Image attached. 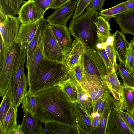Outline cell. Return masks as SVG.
Returning a JSON list of instances; mask_svg holds the SVG:
<instances>
[{
  "instance_id": "obj_1",
  "label": "cell",
  "mask_w": 134,
  "mask_h": 134,
  "mask_svg": "<svg viewBox=\"0 0 134 134\" xmlns=\"http://www.w3.org/2000/svg\"><path fill=\"white\" fill-rule=\"evenodd\" d=\"M36 117L45 124L57 122L76 126L73 103L58 86L35 95Z\"/></svg>"
},
{
  "instance_id": "obj_2",
  "label": "cell",
  "mask_w": 134,
  "mask_h": 134,
  "mask_svg": "<svg viewBox=\"0 0 134 134\" xmlns=\"http://www.w3.org/2000/svg\"><path fill=\"white\" fill-rule=\"evenodd\" d=\"M70 77L63 69L62 64L52 63L44 59L41 62L28 91L35 95L57 86Z\"/></svg>"
},
{
  "instance_id": "obj_3",
  "label": "cell",
  "mask_w": 134,
  "mask_h": 134,
  "mask_svg": "<svg viewBox=\"0 0 134 134\" xmlns=\"http://www.w3.org/2000/svg\"><path fill=\"white\" fill-rule=\"evenodd\" d=\"M98 15L96 10L88 7L76 19H72L68 28L71 34L83 44L94 47L97 34L93 22Z\"/></svg>"
},
{
  "instance_id": "obj_4",
  "label": "cell",
  "mask_w": 134,
  "mask_h": 134,
  "mask_svg": "<svg viewBox=\"0 0 134 134\" xmlns=\"http://www.w3.org/2000/svg\"><path fill=\"white\" fill-rule=\"evenodd\" d=\"M15 42L6 47L4 63L0 69V96L3 97L9 88L12 78L20 63L25 44Z\"/></svg>"
},
{
  "instance_id": "obj_5",
  "label": "cell",
  "mask_w": 134,
  "mask_h": 134,
  "mask_svg": "<svg viewBox=\"0 0 134 134\" xmlns=\"http://www.w3.org/2000/svg\"><path fill=\"white\" fill-rule=\"evenodd\" d=\"M83 46L84 76L91 77H106L108 73L107 68L103 59L94 47L84 44Z\"/></svg>"
},
{
  "instance_id": "obj_6",
  "label": "cell",
  "mask_w": 134,
  "mask_h": 134,
  "mask_svg": "<svg viewBox=\"0 0 134 134\" xmlns=\"http://www.w3.org/2000/svg\"><path fill=\"white\" fill-rule=\"evenodd\" d=\"M20 24L18 17L7 14L0 10L1 37L5 47H9L16 42Z\"/></svg>"
},
{
  "instance_id": "obj_7",
  "label": "cell",
  "mask_w": 134,
  "mask_h": 134,
  "mask_svg": "<svg viewBox=\"0 0 134 134\" xmlns=\"http://www.w3.org/2000/svg\"><path fill=\"white\" fill-rule=\"evenodd\" d=\"M44 59L51 62L62 64L65 55L55 37L48 24L43 42Z\"/></svg>"
},
{
  "instance_id": "obj_8",
  "label": "cell",
  "mask_w": 134,
  "mask_h": 134,
  "mask_svg": "<svg viewBox=\"0 0 134 134\" xmlns=\"http://www.w3.org/2000/svg\"><path fill=\"white\" fill-rule=\"evenodd\" d=\"M79 83L88 94L93 104L99 98H107L110 93L107 83L106 77H91L84 75L83 81Z\"/></svg>"
},
{
  "instance_id": "obj_9",
  "label": "cell",
  "mask_w": 134,
  "mask_h": 134,
  "mask_svg": "<svg viewBox=\"0 0 134 134\" xmlns=\"http://www.w3.org/2000/svg\"><path fill=\"white\" fill-rule=\"evenodd\" d=\"M18 14L21 23L25 24L40 20L44 13L34 1L28 0L23 2Z\"/></svg>"
},
{
  "instance_id": "obj_10",
  "label": "cell",
  "mask_w": 134,
  "mask_h": 134,
  "mask_svg": "<svg viewBox=\"0 0 134 134\" xmlns=\"http://www.w3.org/2000/svg\"><path fill=\"white\" fill-rule=\"evenodd\" d=\"M83 50V44L75 38L65 51L62 67L67 74L69 75L71 69L78 62L82 55Z\"/></svg>"
},
{
  "instance_id": "obj_11",
  "label": "cell",
  "mask_w": 134,
  "mask_h": 134,
  "mask_svg": "<svg viewBox=\"0 0 134 134\" xmlns=\"http://www.w3.org/2000/svg\"><path fill=\"white\" fill-rule=\"evenodd\" d=\"M48 24L47 20L46 19L32 61L29 68L27 69V78L29 87L30 86L35 77L41 62L44 59L43 52V42L44 33Z\"/></svg>"
},
{
  "instance_id": "obj_12",
  "label": "cell",
  "mask_w": 134,
  "mask_h": 134,
  "mask_svg": "<svg viewBox=\"0 0 134 134\" xmlns=\"http://www.w3.org/2000/svg\"><path fill=\"white\" fill-rule=\"evenodd\" d=\"M107 83L115 100L116 106L123 111L126 110V106L122 96L121 85L116 73L114 67L106 76Z\"/></svg>"
},
{
  "instance_id": "obj_13",
  "label": "cell",
  "mask_w": 134,
  "mask_h": 134,
  "mask_svg": "<svg viewBox=\"0 0 134 134\" xmlns=\"http://www.w3.org/2000/svg\"><path fill=\"white\" fill-rule=\"evenodd\" d=\"M77 4V0H73L56 9L53 13L47 17V23L66 26L67 22L74 14Z\"/></svg>"
},
{
  "instance_id": "obj_14",
  "label": "cell",
  "mask_w": 134,
  "mask_h": 134,
  "mask_svg": "<svg viewBox=\"0 0 134 134\" xmlns=\"http://www.w3.org/2000/svg\"><path fill=\"white\" fill-rule=\"evenodd\" d=\"M72 103L79 134H93L90 115L86 112L78 102Z\"/></svg>"
},
{
  "instance_id": "obj_15",
  "label": "cell",
  "mask_w": 134,
  "mask_h": 134,
  "mask_svg": "<svg viewBox=\"0 0 134 134\" xmlns=\"http://www.w3.org/2000/svg\"><path fill=\"white\" fill-rule=\"evenodd\" d=\"M55 37L64 53L72 43L70 32L66 26L48 23Z\"/></svg>"
},
{
  "instance_id": "obj_16",
  "label": "cell",
  "mask_w": 134,
  "mask_h": 134,
  "mask_svg": "<svg viewBox=\"0 0 134 134\" xmlns=\"http://www.w3.org/2000/svg\"><path fill=\"white\" fill-rule=\"evenodd\" d=\"M23 112V118L20 127L24 134H42L44 129L42 123L30 112L24 111Z\"/></svg>"
},
{
  "instance_id": "obj_17",
  "label": "cell",
  "mask_w": 134,
  "mask_h": 134,
  "mask_svg": "<svg viewBox=\"0 0 134 134\" xmlns=\"http://www.w3.org/2000/svg\"><path fill=\"white\" fill-rule=\"evenodd\" d=\"M40 20L33 23L25 24H21L15 42L22 46L30 42L37 32Z\"/></svg>"
},
{
  "instance_id": "obj_18",
  "label": "cell",
  "mask_w": 134,
  "mask_h": 134,
  "mask_svg": "<svg viewBox=\"0 0 134 134\" xmlns=\"http://www.w3.org/2000/svg\"><path fill=\"white\" fill-rule=\"evenodd\" d=\"M17 109L13 102L2 123L0 125V134H12L20 126L17 123Z\"/></svg>"
},
{
  "instance_id": "obj_19",
  "label": "cell",
  "mask_w": 134,
  "mask_h": 134,
  "mask_svg": "<svg viewBox=\"0 0 134 134\" xmlns=\"http://www.w3.org/2000/svg\"><path fill=\"white\" fill-rule=\"evenodd\" d=\"M42 134H79L77 126L57 122L45 124Z\"/></svg>"
},
{
  "instance_id": "obj_20",
  "label": "cell",
  "mask_w": 134,
  "mask_h": 134,
  "mask_svg": "<svg viewBox=\"0 0 134 134\" xmlns=\"http://www.w3.org/2000/svg\"><path fill=\"white\" fill-rule=\"evenodd\" d=\"M124 35L117 30L113 34L114 38L113 45L116 57L119 62L125 64L130 43L126 40Z\"/></svg>"
},
{
  "instance_id": "obj_21",
  "label": "cell",
  "mask_w": 134,
  "mask_h": 134,
  "mask_svg": "<svg viewBox=\"0 0 134 134\" xmlns=\"http://www.w3.org/2000/svg\"><path fill=\"white\" fill-rule=\"evenodd\" d=\"M114 19L124 34H129L134 36V11L118 15Z\"/></svg>"
},
{
  "instance_id": "obj_22",
  "label": "cell",
  "mask_w": 134,
  "mask_h": 134,
  "mask_svg": "<svg viewBox=\"0 0 134 134\" xmlns=\"http://www.w3.org/2000/svg\"><path fill=\"white\" fill-rule=\"evenodd\" d=\"M115 104V99L110 94L107 97L99 126L94 134H106L107 125L111 112Z\"/></svg>"
},
{
  "instance_id": "obj_23",
  "label": "cell",
  "mask_w": 134,
  "mask_h": 134,
  "mask_svg": "<svg viewBox=\"0 0 134 134\" xmlns=\"http://www.w3.org/2000/svg\"><path fill=\"white\" fill-rule=\"evenodd\" d=\"M57 86L62 89L72 103L78 102L76 80L70 77L60 82Z\"/></svg>"
},
{
  "instance_id": "obj_24",
  "label": "cell",
  "mask_w": 134,
  "mask_h": 134,
  "mask_svg": "<svg viewBox=\"0 0 134 134\" xmlns=\"http://www.w3.org/2000/svg\"><path fill=\"white\" fill-rule=\"evenodd\" d=\"M45 19L43 18L40 21V25L36 35L31 42L27 44L26 49L27 58L26 67L27 69L29 68L32 61Z\"/></svg>"
},
{
  "instance_id": "obj_25",
  "label": "cell",
  "mask_w": 134,
  "mask_h": 134,
  "mask_svg": "<svg viewBox=\"0 0 134 134\" xmlns=\"http://www.w3.org/2000/svg\"><path fill=\"white\" fill-rule=\"evenodd\" d=\"M76 83L78 95L77 102L86 112L90 115L92 110V100L88 94L76 81Z\"/></svg>"
},
{
  "instance_id": "obj_26",
  "label": "cell",
  "mask_w": 134,
  "mask_h": 134,
  "mask_svg": "<svg viewBox=\"0 0 134 134\" xmlns=\"http://www.w3.org/2000/svg\"><path fill=\"white\" fill-rule=\"evenodd\" d=\"M121 87L126 112L131 117L134 111V87L127 86L123 83Z\"/></svg>"
},
{
  "instance_id": "obj_27",
  "label": "cell",
  "mask_w": 134,
  "mask_h": 134,
  "mask_svg": "<svg viewBox=\"0 0 134 134\" xmlns=\"http://www.w3.org/2000/svg\"><path fill=\"white\" fill-rule=\"evenodd\" d=\"M27 44L25 45L23 55L20 64L12 78V96L13 101L16 91L19 83L23 72L24 71V65L26 57Z\"/></svg>"
},
{
  "instance_id": "obj_28",
  "label": "cell",
  "mask_w": 134,
  "mask_h": 134,
  "mask_svg": "<svg viewBox=\"0 0 134 134\" xmlns=\"http://www.w3.org/2000/svg\"><path fill=\"white\" fill-rule=\"evenodd\" d=\"M127 1L123 2L112 7L105 9H102L98 12V14L106 20L109 21L112 18L115 17L116 15L128 12L125 4Z\"/></svg>"
},
{
  "instance_id": "obj_29",
  "label": "cell",
  "mask_w": 134,
  "mask_h": 134,
  "mask_svg": "<svg viewBox=\"0 0 134 134\" xmlns=\"http://www.w3.org/2000/svg\"><path fill=\"white\" fill-rule=\"evenodd\" d=\"M97 34V41L99 42L103 47L112 64L114 66L115 71L117 69L116 62V56L113 44H109L107 42L108 36H105Z\"/></svg>"
},
{
  "instance_id": "obj_30",
  "label": "cell",
  "mask_w": 134,
  "mask_h": 134,
  "mask_svg": "<svg viewBox=\"0 0 134 134\" xmlns=\"http://www.w3.org/2000/svg\"><path fill=\"white\" fill-rule=\"evenodd\" d=\"M26 78L24 71L22 73L13 101L17 108L22 103L25 94L27 92L28 83Z\"/></svg>"
},
{
  "instance_id": "obj_31",
  "label": "cell",
  "mask_w": 134,
  "mask_h": 134,
  "mask_svg": "<svg viewBox=\"0 0 134 134\" xmlns=\"http://www.w3.org/2000/svg\"><path fill=\"white\" fill-rule=\"evenodd\" d=\"M12 82L7 92L3 97L0 107V125L3 122L12 103Z\"/></svg>"
},
{
  "instance_id": "obj_32",
  "label": "cell",
  "mask_w": 134,
  "mask_h": 134,
  "mask_svg": "<svg viewBox=\"0 0 134 134\" xmlns=\"http://www.w3.org/2000/svg\"><path fill=\"white\" fill-rule=\"evenodd\" d=\"M93 23L96 28L97 33L105 36L112 35L110 32L111 29L109 21L102 16L98 15Z\"/></svg>"
},
{
  "instance_id": "obj_33",
  "label": "cell",
  "mask_w": 134,
  "mask_h": 134,
  "mask_svg": "<svg viewBox=\"0 0 134 134\" xmlns=\"http://www.w3.org/2000/svg\"><path fill=\"white\" fill-rule=\"evenodd\" d=\"M22 103V108L23 111H27L35 115L36 104L35 95L28 91L25 94Z\"/></svg>"
},
{
  "instance_id": "obj_34",
  "label": "cell",
  "mask_w": 134,
  "mask_h": 134,
  "mask_svg": "<svg viewBox=\"0 0 134 134\" xmlns=\"http://www.w3.org/2000/svg\"><path fill=\"white\" fill-rule=\"evenodd\" d=\"M115 105L112 108L106 128V134H123L120 128L115 116Z\"/></svg>"
},
{
  "instance_id": "obj_35",
  "label": "cell",
  "mask_w": 134,
  "mask_h": 134,
  "mask_svg": "<svg viewBox=\"0 0 134 134\" xmlns=\"http://www.w3.org/2000/svg\"><path fill=\"white\" fill-rule=\"evenodd\" d=\"M69 75L71 78L75 80L79 83L83 81L84 72L83 64L82 55L77 64L70 70Z\"/></svg>"
},
{
  "instance_id": "obj_36",
  "label": "cell",
  "mask_w": 134,
  "mask_h": 134,
  "mask_svg": "<svg viewBox=\"0 0 134 134\" xmlns=\"http://www.w3.org/2000/svg\"><path fill=\"white\" fill-rule=\"evenodd\" d=\"M117 69L123 83L127 86L134 87V76L125 67V64L120 62L117 64Z\"/></svg>"
},
{
  "instance_id": "obj_37",
  "label": "cell",
  "mask_w": 134,
  "mask_h": 134,
  "mask_svg": "<svg viewBox=\"0 0 134 134\" xmlns=\"http://www.w3.org/2000/svg\"><path fill=\"white\" fill-rule=\"evenodd\" d=\"M125 67L133 75L134 73V43L131 40L127 51Z\"/></svg>"
},
{
  "instance_id": "obj_38",
  "label": "cell",
  "mask_w": 134,
  "mask_h": 134,
  "mask_svg": "<svg viewBox=\"0 0 134 134\" xmlns=\"http://www.w3.org/2000/svg\"><path fill=\"white\" fill-rule=\"evenodd\" d=\"M94 47L104 62L108 73L109 72L114 66L111 63L105 49L101 44L97 40Z\"/></svg>"
},
{
  "instance_id": "obj_39",
  "label": "cell",
  "mask_w": 134,
  "mask_h": 134,
  "mask_svg": "<svg viewBox=\"0 0 134 134\" xmlns=\"http://www.w3.org/2000/svg\"><path fill=\"white\" fill-rule=\"evenodd\" d=\"M91 0H77V4L72 19H76L80 16L88 7Z\"/></svg>"
},
{
  "instance_id": "obj_40",
  "label": "cell",
  "mask_w": 134,
  "mask_h": 134,
  "mask_svg": "<svg viewBox=\"0 0 134 134\" xmlns=\"http://www.w3.org/2000/svg\"><path fill=\"white\" fill-rule=\"evenodd\" d=\"M107 98H105L101 97L97 99L92 105L91 113L98 112L102 115L104 108Z\"/></svg>"
},
{
  "instance_id": "obj_41",
  "label": "cell",
  "mask_w": 134,
  "mask_h": 134,
  "mask_svg": "<svg viewBox=\"0 0 134 134\" xmlns=\"http://www.w3.org/2000/svg\"><path fill=\"white\" fill-rule=\"evenodd\" d=\"M115 116L119 126L123 134H134V133L129 128L118 111L116 106Z\"/></svg>"
},
{
  "instance_id": "obj_42",
  "label": "cell",
  "mask_w": 134,
  "mask_h": 134,
  "mask_svg": "<svg viewBox=\"0 0 134 134\" xmlns=\"http://www.w3.org/2000/svg\"><path fill=\"white\" fill-rule=\"evenodd\" d=\"M118 111L124 120L129 128L134 133V121L127 113L120 110L116 106Z\"/></svg>"
},
{
  "instance_id": "obj_43",
  "label": "cell",
  "mask_w": 134,
  "mask_h": 134,
  "mask_svg": "<svg viewBox=\"0 0 134 134\" xmlns=\"http://www.w3.org/2000/svg\"><path fill=\"white\" fill-rule=\"evenodd\" d=\"M23 0H8L9 7L11 13L13 15L18 14L20 6Z\"/></svg>"
},
{
  "instance_id": "obj_44",
  "label": "cell",
  "mask_w": 134,
  "mask_h": 134,
  "mask_svg": "<svg viewBox=\"0 0 134 134\" xmlns=\"http://www.w3.org/2000/svg\"><path fill=\"white\" fill-rule=\"evenodd\" d=\"M34 1L44 13L48 9L51 8L53 0H33Z\"/></svg>"
},
{
  "instance_id": "obj_45",
  "label": "cell",
  "mask_w": 134,
  "mask_h": 134,
  "mask_svg": "<svg viewBox=\"0 0 134 134\" xmlns=\"http://www.w3.org/2000/svg\"><path fill=\"white\" fill-rule=\"evenodd\" d=\"M105 0H91L88 7L97 11L102 10Z\"/></svg>"
},
{
  "instance_id": "obj_46",
  "label": "cell",
  "mask_w": 134,
  "mask_h": 134,
  "mask_svg": "<svg viewBox=\"0 0 134 134\" xmlns=\"http://www.w3.org/2000/svg\"><path fill=\"white\" fill-rule=\"evenodd\" d=\"M73 0H53L51 8L53 9H56Z\"/></svg>"
},
{
  "instance_id": "obj_47",
  "label": "cell",
  "mask_w": 134,
  "mask_h": 134,
  "mask_svg": "<svg viewBox=\"0 0 134 134\" xmlns=\"http://www.w3.org/2000/svg\"><path fill=\"white\" fill-rule=\"evenodd\" d=\"M6 47L2 38H0V69L3 66L6 53Z\"/></svg>"
},
{
  "instance_id": "obj_48",
  "label": "cell",
  "mask_w": 134,
  "mask_h": 134,
  "mask_svg": "<svg viewBox=\"0 0 134 134\" xmlns=\"http://www.w3.org/2000/svg\"><path fill=\"white\" fill-rule=\"evenodd\" d=\"M0 10L7 14H11L8 0H0Z\"/></svg>"
},
{
  "instance_id": "obj_49",
  "label": "cell",
  "mask_w": 134,
  "mask_h": 134,
  "mask_svg": "<svg viewBox=\"0 0 134 134\" xmlns=\"http://www.w3.org/2000/svg\"><path fill=\"white\" fill-rule=\"evenodd\" d=\"M102 115L99 117H91V126L93 134H94L98 127Z\"/></svg>"
},
{
  "instance_id": "obj_50",
  "label": "cell",
  "mask_w": 134,
  "mask_h": 134,
  "mask_svg": "<svg viewBox=\"0 0 134 134\" xmlns=\"http://www.w3.org/2000/svg\"><path fill=\"white\" fill-rule=\"evenodd\" d=\"M125 5L128 12L134 11V0H127Z\"/></svg>"
},
{
  "instance_id": "obj_51",
  "label": "cell",
  "mask_w": 134,
  "mask_h": 134,
  "mask_svg": "<svg viewBox=\"0 0 134 134\" xmlns=\"http://www.w3.org/2000/svg\"><path fill=\"white\" fill-rule=\"evenodd\" d=\"M12 134H24V133L21 129L20 125L15 130L13 131Z\"/></svg>"
},
{
  "instance_id": "obj_52",
  "label": "cell",
  "mask_w": 134,
  "mask_h": 134,
  "mask_svg": "<svg viewBox=\"0 0 134 134\" xmlns=\"http://www.w3.org/2000/svg\"><path fill=\"white\" fill-rule=\"evenodd\" d=\"M131 117L132 118L133 120L134 121V111H133Z\"/></svg>"
},
{
  "instance_id": "obj_53",
  "label": "cell",
  "mask_w": 134,
  "mask_h": 134,
  "mask_svg": "<svg viewBox=\"0 0 134 134\" xmlns=\"http://www.w3.org/2000/svg\"><path fill=\"white\" fill-rule=\"evenodd\" d=\"M133 42H134V38H133Z\"/></svg>"
},
{
  "instance_id": "obj_54",
  "label": "cell",
  "mask_w": 134,
  "mask_h": 134,
  "mask_svg": "<svg viewBox=\"0 0 134 134\" xmlns=\"http://www.w3.org/2000/svg\"><path fill=\"white\" fill-rule=\"evenodd\" d=\"M133 75H134V74H133Z\"/></svg>"
}]
</instances>
